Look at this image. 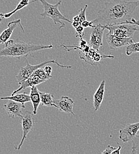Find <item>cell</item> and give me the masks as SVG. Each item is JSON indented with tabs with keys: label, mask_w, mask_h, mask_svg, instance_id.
<instances>
[{
	"label": "cell",
	"mask_w": 139,
	"mask_h": 154,
	"mask_svg": "<svg viewBox=\"0 0 139 154\" xmlns=\"http://www.w3.org/2000/svg\"><path fill=\"white\" fill-rule=\"evenodd\" d=\"M139 7V0L126 1L113 0L107 2L92 20L94 25L109 26L131 20L136 10Z\"/></svg>",
	"instance_id": "cell-1"
},
{
	"label": "cell",
	"mask_w": 139,
	"mask_h": 154,
	"mask_svg": "<svg viewBox=\"0 0 139 154\" xmlns=\"http://www.w3.org/2000/svg\"><path fill=\"white\" fill-rule=\"evenodd\" d=\"M52 45H33L26 43L19 39L8 40L2 49H0V57H14L20 59L41 50L51 49Z\"/></svg>",
	"instance_id": "cell-2"
},
{
	"label": "cell",
	"mask_w": 139,
	"mask_h": 154,
	"mask_svg": "<svg viewBox=\"0 0 139 154\" xmlns=\"http://www.w3.org/2000/svg\"><path fill=\"white\" fill-rule=\"evenodd\" d=\"M36 1H40L44 9L43 12L40 13V16L42 17L43 19L49 17L52 20L55 24L59 23L60 26L59 29H63L65 26V24L63 22V21L72 23V21L63 15L59 10V7L62 3V1H58L55 4H51L47 2L46 0H32V3Z\"/></svg>",
	"instance_id": "cell-3"
},
{
	"label": "cell",
	"mask_w": 139,
	"mask_h": 154,
	"mask_svg": "<svg viewBox=\"0 0 139 154\" xmlns=\"http://www.w3.org/2000/svg\"><path fill=\"white\" fill-rule=\"evenodd\" d=\"M104 26L108 30V33L122 38H132L136 32L139 31L137 25L128 22Z\"/></svg>",
	"instance_id": "cell-4"
},
{
	"label": "cell",
	"mask_w": 139,
	"mask_h": 154,
	"mask_svg": "<svg viewBox=\"0 0 139 154\" xmlns=\"http://www.w3.org/2000/svg\"><path fill=\"white\" fill-rule=\"evenodd\" d=\"M27 62V65L24 67H21L20 68V71L17 75H16V78L17 79V83L19 85H20L21 82L26 80L27 78L31 76V75L38 69L43 67V66L46 65V64L48 63H54L57 65L58 66L63 68H66V69H71L72 66H66V65H63L62 64L59 63L58 61L54 60V59H50L49 60H46L40 63H39L38 65H30L27 60H26Z\"/></svg>",
	"instance_id": "cell-5"
},
{
	"label": "cell",
	"mask_w": 139,
	"mask_h": 154,
	"mask_svg": "<svg viewBox=\"0 0 139 154\" xmlns=\"http://www.w3.org/2000/svg\"><path fill=\"white\" fill-rule=\"evenodd\" d=\"M52 77V75H49L46 74L44 68H40L36 70L29 78L21 82L20 84L19 88L14 90L11 95H14L23 90L26 89L27 88H31L33 86H37L41 83L47 81Z\"/></svg>",
	"instance_id": "cell-6"
},
{
	"label": "cell",
	"mask_w": 139,
	"mask_h": 154,
	"mask_svg": "<svg viewBox=\"0 0 139 154\" xmlns=\"http://www.w3.org/2000/svg\"><path fill=\"white\" fill-rule=\"evenodd\" d=\"M33 115H35L32 111H26L23 113L21 116L23 134L22 138L16 149L19 150L23 146L24 140L27 137V135L33 130L35 126V119Z\"/></svg>",
	"instance_id": "cell-7"
},
{
	"label": "cell",
	"mask_w": 139,
	"mask_h": 154,
	"mask_svg": "<svg viewBox=\"0 0 139 154\" xmlns=\"http://www.w3.org/2000/svg\"><path fill=\"white\" fill-rule=\"evenodd\" d=\"M79 55L81 59L83 60L86 63H89L93 66H97L99 65L100 62L102 59H104L105 58H114V56L110 55H105L99 52L92 48L89 50L88 52L85 53L82 51L79 52Z\"/></svg>",
	"instance_id": "cell-8"
},
{
	"label": "cell",
	"mask_w": 139,
	"mask_h": 154,
	"mask_svg": "<svg viewBox=\"0 0 139 154\" xmlns=\"http://www.w3.org/2000/svg\"><path fill=\"white\" fill-rule=\"evenodd\" d=\"M105 30V26L100 24L95 25L92 28L88 45L97 51H99L101 46H102V39Z\"/></svg>",
	"instance_id": "cell-9"
},
{
	"label": "cell",
	"mask_w": 139,
	"mask_h": 154,
	"mask_svg": "<svg viewBox=\"0 0 139 154\" xmlns=\"http://www.w3.org/2000/svg\"><path fill=\"white\" fill-rule=\"evenodd\" d=\"M106 41L111 50H118L123 47L127 46L133 43L134 40L132 38H119L110 33L106 35Z\"/></svg>",
	"instance_id": "cell-10"
},
{
	"label": "cell",
	"mask_w": 139,
	"mask_h": 154,
	"mask_svg": "<svg viewBox=\"0 0 139 154\" xmlns=\"http://www.w3.org/2000/svg\"><path fill=\"white\" fill-rule=\"evenodd\" d=\"M139 131V122L127 124L119 131V139L123 142L133 140Z\"/></svg>",
	"instance_id": "cell-11"
},
{
	"label": "cell",
	"mask_w": 139,
	"mask_h": 154,
	"mask_svg": "<svg viewBox=\"0 0 139 154\" xmlns=\"http://www.w3.org/2000/svg\"><path fill=\"white\" fill-rule=\"evenodd\" d=\"M53 104L54 107L60 112L72 115H75L73 112L74 101L69 97L62 96L59 100L54 99Z\"/></svg>",
	"instance_id": "cell-12"
},
{
	"label": "cell",
	"mask_w": 139,
	"mask_h": 154,
	"mask_svg": "<svg viewBox=\"0 0 139 154\" xmlns=\"http://www.w3.org/2000/svg\"><path fill=\"white\" fill-rule=\"evenodd\" d=\"M4 108L9 117L14 118L16 117H21L23 113V110L26 107L22 103L10 100L7 104L4 105Z\"/></svg>",
	"instance_id": "cell-13"
},
{
	"label": "cell",
	"mask_w": 139,
	"mask_h": 154,
	"mask_svg": "<svg viewBox=\"0 0 139 154\" xmlns=\"http://www.w3.org/2000/svg\"><path fill=\"white\" fill-rule=\"evenodd\" d=\"M19 26L21 27L22 31L24 32V28L21 24V20L18 19L8 23L7 28L0 34V45L5 43L10 39L14 29Z\"/></svg>",
	"instance_id": "cell-14"
},
{
	"label": "cell",
	"mask_w": 139,
	"mask_h": 154,
	"mask_svg": "<svg viewBox=\"0 0 139 154\" xmlns=\"http://www.w3.org/2000/svg\"><path fill=\"white\" fill-rule=\"evenodd\" d=\"M105 80L104 79L101 82L98 89L97 90L94 95V107L95 111H97L99 110L102 103L105 93Z\"/></svg>",
	"instance_id": "cell-15"
},
{
	"label": "cell",
	"mask_w": 139,
	"mask_h": 154,
	"mask_svg": "<svg viewBox=\"0 0 139 154\" xmlns=\"http://www.w3.org/2000/svg\"><path fill=\"white\" fill-rule=\"evenodd\" d=\"M30 96L33 106V113L34 115H36L39 106L41 103L40 91L38 90L37 86H33L30 88Z\"/></svg>",
	"instance_id": "cell-16"
},
{
	"label": "cell",
	"mask_w": 139,
	"mask_h": 154,
	"mask_svg": "<svg viewBox=\"0 0 139 154\" xmlns=\"http://www.w3.org/2000/svg\"><path fill=\"white\" fill-rule=\"evenodd\" d=\"M1 100H11L14 101L18 102L24 104V103H26L27 102L31 101L30 96L29 94H27L26 93H21L17 94H14L11 95V96L2 97H1Z\"/></svg>",
	"instance_id": "cell-17"
},
{
	"label": "cell",
	"mask_w": 139,
	"mask_h": 154,
	"mask_svg": "<svg viewBox=\"0 0 139 154\" xmlns=\"http://www.w3.org/2000/svg\"><path fill=\"white\" fill-rule=\"evenodd\" d=\"M41 104L45 106H53L54 96L52 94L40 91Z\"/></svg>",
	"instance_id": "cell-18"
},
{
	"label": "cell",
	"mask_w": 139,
	"mask_h": 154,
	"mask_svg": "<svg viewBox=\"0 0 139 154\" xmlns=\"http://www.w3.org/2000/svg\"><path fill=\"white\" fill-rule=\"evenodd\" d=\"M32 0H21L20 2L17 4V5L16 6V8L13 10L12 11L8 13H5L4 14V16H5V19H8L10 18L11 16H13L14 13H16L17 11H19L20 10L23 9V8H24L25 7H26L27 5H28L29 4H30V3H32Z\"/></svg>",
	"instance_id": "cell-19"
},
{
	"label": "cell",
	"mask_w": 139,
	"mask_h": 154,
	"mask_svg": "<svg viewBox=\"0 0 139 154\" xmlns=\"http://www.w3.org/2000/svg\"><path fill=\"white\" fill-rule=\"evenodd\" d=\"M137 52H139V42H134L127 46L125 54L127 56H130L132 54Z\"/></svg>",
	"instance_id": "cell-20"
},
{
	"label": "cell",
	"mask_w": 139,
	"mask_h": 154,
	"mask_svg": "<svg viewBox=\"0 0 139 154\" xmlns=\"http://www.w3.org/2000/svg\"><path fill=\"white\" fill-rule=\"evenodd\" d=\"M88 5H85L83 8H80L78 14L80 18V22L82 23V21L86 20V10L88 8Z\"/></svg>",
	"instance_id": "cell-21"
},
{
	"label": "cell",
	"mask_w": 139,
	"mask_h": 154,
	"mask_svg": "<svg viewBox=\"0 0 139 154\" xmlns=\"http://www.w3.org/2000/svg\"><path fill=\"white\" fill-rule=\"evenodd\" d=\"M75 29H76V34H75L76 37L82 38L83 36H84V33H83L84 27L83 26H82L81 25H80Z\"/></svg>",
	"instance_id": "cell-22"
},
{
	"label": "cell",
	"mask_w": 139,
	"mask_h": 154,
	"mask_svg": "<svg viewBox=\"0 0 139 154\" xmlns=\"http://www.w3.org/2000/svg\"><path fill=\"white\" fill-rule=\"evenodd\" d=\"M81 26H83L84 28H87V27H94L95 26V25L94 24L92 21H87L86 20L82 21L81 23Z\"/></svg>",
	"instance_id": "cell-23"
},
{
	"label": "cell",
	"mask_w": 139,
	"mask_h": 154,
	"mask_svg": "<svg viewBox=\"0 0 139 154\" xmlns=\"http://www.w3.org/2000/svg\"><path fill=\"white\" fill-rule=\"evenodd\" d=\"M116 148H114L111 145H108L107 148H106L102 152V154H112V153L116 149Z\"/></svg>",
	"instance_id": "cell-24"
},
{
	"label": "cell",
	"mask_w": 139,
	"mask_h": 154,
	"mask_svg": "<svg viewBox=\"0 0 139 154\" xmlns=\"http://www.w3.org/2000/svg\"><path fill=\"white\" fill-rule=\"evenodd\" d=\"M44 69L45 71V72H46L47 74H48L49 75H52L51 74H52V68L50 66H48V65H46L44 66Z\"/></svg>",
	"instance_id": "cell-25"
},
{
	"label": "cell",
	"mask_w": 139,
	"mask_h": 154,
	"mask_svg": "<svg viewBox=\"0 0 139 154\" xmlns=\"http://www.w3.org/2000/svg\"><path fill=\"white\" fill-rule=\"evenodd\" d=\"M126 22H128V23H131V24H136V25L139 26V21H137L136 20L134 19V18H131V20L127 21Z\"/></svg>",
	"instance_id": "cell-26"
},
{
	"label": "cell",
	"mask_w": 139,
	"mask_h": 154,
	"mask_svg": "<svg viewBox=\"0 0 139 154\" xmlns=\"http://www.w3.org/2000/svg\"><path fill=\"white\" fill-rule=\"evenodd\" d=\"M72 27H74L75 29H76L78 26H79L80 25H81V24L80 23V22L72 21Z\"/></svg>",
	"instance_id": "cell-27"
},
{
	"label": "cell",
	"mask_w": 139,
	"mask_h": 154,
	"mask_svg": "<svg viewBox=\"0 0 139 154\" xmlns=\"http://www.w3.org/2000/svg\"><path fill=\"white\" fill-rule=\"evenodd\" d=\"M117 144L119 145V148H117L113 153L112 154H120V150H121V146H120L119 145V143H117Z\"/></svg>",
	"instance_id": "cell-28"
},
{
	"label": "cell",
	"mask_w": 139,
	"mask_h": 154,
	"mask_svg": "<svg viewBox=\"0 0 139 154\" xmlns=\"http://www.w3.org/2000/svg\"><path fill=\"white\" fill-rule=\"evenodd\" d=\"M73 21H78V22H80V17H79L78 15L75 16V17L73 18ZM80 24H81V23H80Z\"/></svg>",
	"instance_id": "cell-29"
},
{
	"label": "cell",
	"mask_w": 139,
	"mask_h": 154,
	"mask_svg": "<svg viewBox=\"0 0 139 154\" xmlns=\"http://www.w3.org/2000/svg\"><path fill=\"white\" fill-rule=\"evenodd\" d=\"M4 18H5V16H4V14L0 13V24H1V23L2 22V21L4 20Z\"/></svg>",
	"instance_id": "cell-30"
},
{
	"label": "cell",
	"mask_w": 139,
	"mask_h": 154,
	"mask_svg": "<svg viewBox=\"0 0 139 154\" xmlns=\"http://www.w3.org/2000/svg\"><path fill=\"white\" fill-rule=\"evenodd\" d=\"M136 137H138V138H139V132H137V135H136Z\"/></svg>",
	"instance_id": "cell-31"
},
{
	"label": "cell",
	"mask_w": 139,
	"mask_h": 154,
	"mask_svg": "<svg viewBox=\"0 0 139 154\" xmlns=\"http://www.w3.org/2000/svg\"></svg>",
	"instance_id": "cell-32"
}]
</instances>
